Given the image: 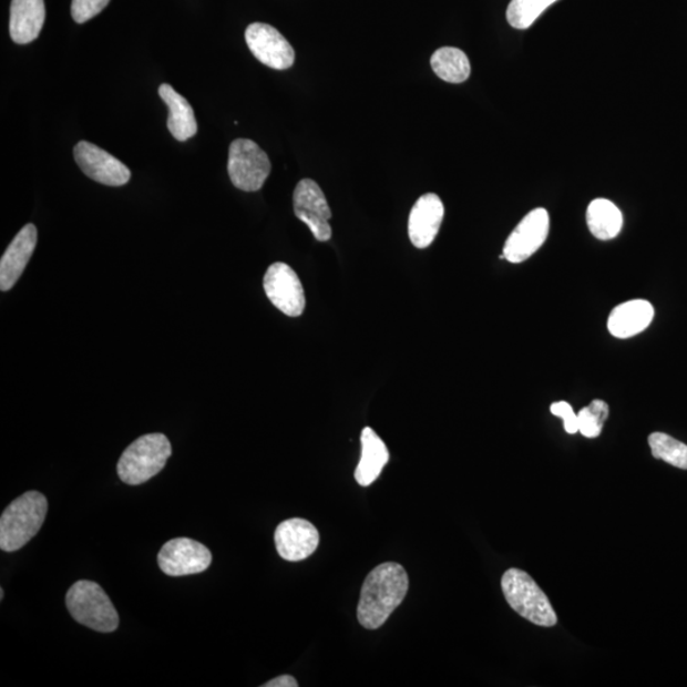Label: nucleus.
<instances>
[{
	"label": "nucleus",
	"instance_id": "obj_1",
	"mask_svg": "<svg viewBox=\"0 0 687 687\" xmlns=\"http://www.w3.org/2000/svg\"><path fill=\"white\" fill-rule=\"evenodd\" d=\"M409 589L403 566L389 562L376 566L367 575L358 604V622L368 630L380 629L397 609Z\"/></svg>",
	"mask_w": 687,
	"mask_h": 687
},
{
	"label": "nucleus",
	"instance_id": "obj_2",
	"mask_svg": "<svg viewBox=\"0 0 687 687\" xmlns=\"http://www.w3.org/2000/svg\"><path fill=\"white\" fill-rule=\"evenodd\" d=\"M48 514V500L39 492H28L7 506L0 519V547L13 553L39 534Z\"/></svg>",
	"mask_w": 687,
	"mask_h": 687
},
{
	"label": "nucleus",
	"instance_id": "obj_3",
	"mask_svg": "<svg viewBox=\"0 0 687 687\" xmlns=\"http://www.w3.org/2000/svg\"><path fill=\"white\" fill-rule=\"evenodd\" d=\"M172 454V447L165 434L152 433L137 438L122 454L117 474L127 485L147 483L160 474Z\"/></svg>",
	"mask_w": 687,
	"mask_h": 687
},
{
	"label": "nucleus",
	"instance_id": "obj_4",
	"mask_svg": "<svg viewBox=\"0 0 687 687\" xmlns=\"http://www.w3.org/2000/svg\"><path fill=\"white\" fill-rule=\"evenodd\" d=\"M65 604L76 623L100 633H113L119 628L115 606L100 584L79 581L69 588Z\"/></svg>",
	"mask_w": 687,
	"mask_h": 687
},
{
	"label": "nucleus",
	"instance_id": "obj_5",
	"mask_svg": "<svg viewBox=\"0 0 687 687\" xmlns=\"http://www.w3.org/2000/svg\"><path fill=\"white\" fill-rule=\"evenodd\" d=\"M502 591L506 603L526 621L545 628L556 625L554 607L526 572L515 568L506 571L502 578Z\"/></svg>",
	"mask_w": 687,
	"mask_h": 687
},
{
	"label": "nucleus",
	"instance_id": "obj_6",
	"mask_svg": "<svg viewBox=\"0 0 687 687\" xmlns=\"http://www.w3.org/2000/svg\"><path fill=\"white\" fill-rule=\"evenodd\" d=\"M271 172V163L259 145L250 140H236L230 144L228 175L239 191L259 192Z\"/></svg>",
	"mask_w": 687,
	"mask_h": 687
},
{
	"label": "nucleus",
	"instance_id": "obj_7",
	"mask_svg": "<svg viewBox=\"0 0 687 687\" xmlns=\"http://www.w3.org/2000/svg\"><path fill=\"white\" fill-rule=\"evenodd\" d=\"M212 560L208 547L187 537L170 540L158 554L160 568L170 577L203 573L209 568Z\"/></svg>",
	"mask_w": 687,
	"mask_h": 687
},
{
	"label": "nucleus",
	"instance_id": "obj_8",
	"mask_svg": "<svg viewBox=\"0 0 687 687\" xmlns=\"http://www.w3.org/2000/svg\"><path fill=\"white\" fill-rule=\"evenodd\" d=\"M264 290L281 314L298 317L305 312L306 297L303 283L289 265L275 263L265 273Z\"/></svg>",
	"mask_w": 687,
	"mask_h": 687
},
{
	"label": "nucleus",
	"instance_id": "obj_9",
	"mask_svg": "<svg viewBox=\"0 0 687 687\" xmlns=\"http://www.w3.org/2000/svg\"><path fill=\"white\" fill-rule=\"evenodd\" d=\"M294 206L297 218L308 226L317 240L326 243L331 238L329 221L332 213L321 187L314 180L299 182L294 194Z\"/></svg>",
	"mask_w": 687,
	"mask_h": 687
},
{
	"label": "nucleus",
	"instance_id": "obj_10",
	"mask_svg": "<svg viewBox=\"0 0 687 687\" xmlns=\"http://www.w3.org/2000/svg\"><path fill=\"white\" fill-rule=\"evenodd\" d=\"M550 230L548 213L544 208L531 211L506 238L503 255L506 262L521 264L530 259L545 244Z\"/></svg>",
	"mask_w": 687,
	"mask_h": 687
},
{
	"label": "nucleus",
	"instance_id": "obj_11",
	"mask_svg": "<svg viewBox=\"0 0 687 687\" xmlns=\"http://www.w3.org/2000/svg\"><path fill=\"white\" fill-rule=\"evenodd\" d=\"M245 39L254 57L266 66L285 71L295 64V50L283 34L266 23L248 25Z\"/></svg>",
	"mask_w": 687,
	"mask_h": 687
},
{
	"label": "nucleus",
	"instance_id": "obj_12",
	"mask_svg": "<svg viewBox=\"0 0 687 687\" xmlns=\"http://www.w3.org/2000/svg\"><path fill=\"white\" fill-rule=\"evenodd\" d=\"M74 158L85 176L102 185L123 186L132 177L123 162L89 142L75 145Z\"/></svg>",
	"mask_w": 687,
	"mask_h": 687
},
{
	"label": "nucleus",
	"instance_id": "obj_13",
	"mask_svg": "<svg viewBox=\"0 0 687 687\" xmlns=\"http://www.w3.org/2000/svg\"><path fill=\"white\" fill-rule=\"evenodd\" d=\"M274 541L283 560L300 562L316 552L320 544V535L311 522L304 519H290L281 522L275 530Z\"/></svg>",
	"mask_w": 687,
	"mask_h": 687
},
{
	"label": "nucleus",
	"instance_id": "obj_14",
	"mask_svg": "<svg viewBox=\"0 0 687 687\" xmlns=\"http://www.w3.org/2000/svg\"><path fill=\"white\" fill-rule=\"evenodd\" d=\"M444 205L435 194L420 196L410 212L409 237L417 248H427L433 244L442 226Z\"/></svg>",
	"mask_w": 687,
	"mask_h": 687
},
{
	"label": "nucleus",
	"instance_id": "obj_15",
	"mask_svg": "<svg viewBox=\"0 0 687 687\" xmlns=\"http://www.w3.org/2000/svg\"><path fill=\"white\" fill-rule=\"evenodd\" d=\"M38 245V229L33 225L24 226L8 246L0 260V289L11 290L21 278L34 248Z\"/></svg>",
	"mask_w": 687,
	"mask_h": 687
},
{
	"label": "nucleus",
	"instance_id": "obj_16",
	"mask_svg": "<svg viewBox=\"0 0 687 687\" xmlns=\"http://www.w3.org/2000/svg\"><path fill=\"white\" fill-rule=\"evenodd\" d=\"M655 308L646 299H633L616 306L608 316L607 329L617 339H629L647 330Z\"/></svg>",
	"mask_w": 687,
	"mask_h": 687
},
{
	"label": "nucleus",
	"instance_id": "obj_17",
	"mask_svg": "<svg viewBox=\"0 0 687 687\" xmlns=\"http://www.w3.org/2000/svg\"><path fill=\"white\" fill-rule=\"evenodd\" d=\"M45 17L44 0H12L10 33L16 44L25 45L37 40Z\"/></svg>",
	"mask_w": 687,
	"mask_h": 687
},
{
	"label": "nucleus",
	"instance_id": "obj_18",
	"mask_svg": "<svg viewBox=\"0 0 687 687\" xmlns=\"http://www.w3.org/2000/svg\"><path fill=\"white\" fill-rule=\"evenodd\" d=\"M360 442H362V457H360L355 476L360 486H369L381 475L386 463L390 460V453L372 428L363 429Z\"/></svg>",
	"mask_w": 687,
	"mask_h": 687
},
{
	"label": "nucleus",
	"instance_id": "obj_19",
	"mask_svg": "<svg viewBox=\"0 0 687 687\" xmlns=\"http://www.w3.org/2000/svg\"><path fill=\"white\" fill-rule=\"evenodd\" d=\"M160 96L170 110L167 122L170 133L178 142L191 140L197 132V123L191 103L170 84L161 85Z\"/></svg>",
	"mask_w": 687,
	"mask_h": 687
},
{
	"label": "nucleus",
	"instance_id": "obj_20",
	"mask_svg": "<svg viewBox=\"0 0 687 687\" xmlns=\"http://www.w3.org/2000/svg\"><path fill=\"white\" fill-rule=\"evenodd\" d=\"M623 213L607 199H595L587 208V226L591 234L601 240L613 239L623 229Z\"/></svg>",
	"mask_w": 687,
	"mask_h": 687
},
{
	"label": "nucleus",
	"instance_id": "obj_21",
	"mask_svg": "<svg viewBox=\"0 0 687 687\" xmlns=\"http://www.w3.org/2000/svg\"><path fill=\"white\" fill-rule=\"evenodd\" d=\"M431 65L437 76L449 83L465 82L471 73L468 55L458 48L438 49L431 59Z\"/></svg>",
	"mask_w": 687,
	"mask_h": 687
},
{
	"label": "nucleus",
	"instance_id": "obj_22",
	"mask_svg": "<svg viewBox=\"0 0 687 687\" xmlns=\"http://www.w3.org/2000/svg\"><path fill=\"white\" fill-rule=\"evenodd\" d=\"M653 458L663 460L677 469L687 470V445L665 433H652L648 438Z\"/></svg>",
	"mask_w": 687,
	"mask_h": 687
},
{
	"label": "nucleus",
	"instance_id": "obj_23",
	"mask_svg": "<svg viewBox=\"0 0 687 687\" xmlns=\"http://www.w3.org/2000/svg\"><path fill=\"white\" fill-rule=\"evenodd\" d=\"M555 2L557 0H512L506 10V20L513 29L526 30Z\"/></svg>",
	"mask_w": 687,
	"mask_h": 687
},
{
	"label": "nucleus",
	"instance_id": "obj_24",
	"mask_svg": "<svg viewBox=\"0 0 687 687\" xmlns=\"http://www.w3.org/2000/svg\"><path fill=\"white\" fill-rule=\"evenodd\" d=\"M580 433L586 438H597L603 433L604 424L609 416L605 401L594 400L578 412Z\"/></svg>",
	"mask_w": 687,
	"mask_h": 687
},
{
	"label": "nucleus",
	"instance_id": "obj_25",
	"mask_svg": "<svg viewBox=\"0 0 687 687\" xmlns=\"http://www.w3.org/2000/svg\"><path fill=\"white\" fill-rule=\"evenodd\" d=\"M110 0H73L72 16L76 23H84L100 14Z\"/></svg>",
	"mask_w": 687,
	"mask_h": 687
},
{
	"label": "nucleus",
	"instance_id": "obj_26",
	"mask_svg": "<svg viewBox=\"0 0 687 687\" xmlns=\"http://www.w3.org/2000/svg\"><path fill=\"white\" fill-rule=\"evenodd\" d=\"M550 411L555 417H560L564 420V429L566 433L575 434L580 432L578 416L575 414L571 403L565 401L554 402L550 407Z\"/></svg>",
	"mask_w": 687,
	"mask_h": 687
},
{
	"label": "nucleus",
	"instance_id": "obj_27",
	"mask_svg": "<svg viewBox=\"0 0 687 687\" xmlns=\"http://www.w3.org/2000/svg\"><path fill=\"white\" fill-rule=\"evenodd\" d=\"M298 683L294 676L283 675L277 678H273L269 683L263 685V687H297Z\"/></svg>",
	"mask_w": 687,
	"mask_h": 687
},
{
	"label": "nucleus",
	"instance_id": "obj_28",
	"mask_svg": "<svg viewBox=\"0 0 687 687\" xmlns=\"http://www.w3.org/2000/svg\"><path fill=\"white\" fill-rule=\"evenodd\" d=\"M3 597H4V589L2 588L0 589V599H3Z\"/></svg>",
	"mask_w": 687,
	"mask_h": 687
}]
</instances>
